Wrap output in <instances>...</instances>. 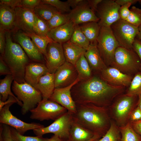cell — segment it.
Wrapping results in <instances>:
<instances>
[{
  "label": "cell",
  "mask_w": 141,
  "mask_h": 141,
  "mask_svg": "<svg viewBox=\"0 0 141 141\" xmlns=\"http://www.w3.org/2000/svg\"><path fill=\"white\" fill-rule=\"evenodd\" d=\"M75 87H73L71 91L76 104L90 103L106 107L126 90L125 87L111 85L96 76L82 81L80 85Z\"/></svg>",
  "instance_id": "6da1fadb"
},
{
  "label": "cell",
  "mask_w": 141,
  "mask_h": 141,
  "mask_svg": "<svg viewBox=\"0 0 141 141\" xmlns=\"http://www.w3.org/2000/svg\"><path fill=\"white\" fill-rule=\"evenodd\" d=\"M73 119L81 126L102 138L110 126L111 119L108 107L92 103L76 104Z\"/></svg>",
  "instance_id": "7a4b0ae2"
},
{
  "label": "cell",
  "mask_w": 141,
  "mask_h": 141,
  "mask_svg": "<svg viewBox=\"0 0 141 141\" xmlns=\"http://www.w3.org/2000/svg\"><path fill=\"white\" fill-rule=\"evenodd\" d=\"M10 33L5 32L6 46L2 56L11 70L14 80L24 83L25 82L26 68L30 62V59L20 45L13 41Z\"/></svg>",
  "instance_id": "3957f363"
},
{
  "label": "cell",
  "mask_w": 141,
  "mask_h": 141,
  "mask_svg": "<svg viewBox=\"0 0 141 141\" xmlns=\"http://www.w3.org/2000/svg\"><path fill=\"white\" fill-rule=\"evenodd\" d=\"M138 97L130 96L124 93L117 97L108 107L111 119L119 127L129 122L130 115L137 106Z\"/></svg>",
  "instance_id": "277c9868"
},
{
  "label": "cell",
  "mask_w": 141,
  "mask_h": 141,
  "mask_svg": "<svg viewBox=\"0 0 141 141\" xmlns=\"http://www.w3.org/2000/svg\"><path fill=\"white\" fill-rule=\"evenodd\" d=\"M110 66L124 73L133 76L140 71L141 61L133 49L119 46L115 50L114 60Z\"/></svg>",
  "instance_id": "5b68a950"
},
{
  "label": "cell",
  "mask_w": 141,
  "mask_h": 141,
  "mask_svg": "<svg viewBox=\"0 0 141 141\" xmlns=\"http://www.w3.org/2000/svg\"><path fill=\"white\" fill-rule=\"evenodd\" d=\"M12 89L19 100L22 102L21 112L23 115L35 108L43 99L40 92L26 82L20 83L14 80Z\"/></svg>",
  "instance_id": "8992f818"
},
{
  "label": "cell",
  "mask_w": 141,
  "mask_h": 141,
  "mask_svg": "<svg viewBox=\"0 0 141 141\" xmlns=\"http://www.w3.org/2000/svg\"><path fill=\"white\" fill-rule=\"evenodd\" d=\"M119 46L110 27H101L97 46L101 56L107 67L113 62L115 50Z\"/></svg>",
  "instance_id": "52a82bcc"
},
{
  "label": "cell",
  "mask_w": 141,
  "mask_h": 141,
  "mask_svg": "<svg viewBox=\"0 0 141 141\" xmlns=\"http://www.w3.org/2000/svg\"><path fill=\"white\" fill-rule=\"evenodd\" d=\"M68 110L57 103L49 99L42 100L34 108L30 111V118L40 121L57 120L65 113Z\"/></svg>",
  "instance_id": "ba28073f"
},
{
  "label": "cell",
  "mask_w": 141,
  "mask_h": 141,
  "mask_svg": "<svg viewBox=\"0 0 141 141\" xmlns=\"http://www.w3.org/2000/svg\"><path fill=\"white\" fill-rule=\"evenodd\" d=\"M120 46L133 49V44L139 32L138 27L121 19L110 27Z\"/></svg>",
  "instance_id": "9c48e42d"
},
{
  "label": "cell",
  "mask_w": 141,
  "mask_h": 141,
  "mask_svg": "<svg viewBox=\"0 0 141 141\" xmlns=\"http://www.w3.org/2000/svg\"><path fill=\"white\" fill-rule=\"evenodd\" d=\"M73 121L72 114L68 111L48 126L34 130L33 132L37 136L53 133L58 137L62 141H67Z\"/></svg>",
  "instance_id": "30bf717a"
},
{
  "label": "cell",
  "mask_w": 141,
  "mask_h": 141,
  "mask_svg": "<svg viewBox=\"0 0 141 141\" xmlns=\"http://www.w3.org/2000/svg\"><path fill=\"white\" fill-rule=\"evenodd\" d=\"M14 103L7 104L0 111V122L13 127L20 134L23 135L27 131L42 128L44 126L39 123H27L13 115L9 110L10 107Z\"/></svg>",
  "instance_id": "8fae6325"
},
{
  "label": "cell",
  "mask_w": 141,
  "mask_h": 141,
  "mask_svg": "<svg viewBox=\"0 0 141 141\" xmlns=\"http://www.w3.org/2000/svg\"><path fill=\"white\" fill-rule=\"evenodd\" d=\"M120 6L114 0H102L98 5L96 12L101 27H110L120 19L119 10Z\"/></svg>",
  "instance_id": "7c38bea8"
},
{
  "label": "cell",
  "mask_w": 141,
  "mask_h": 141,
  "mask_svg": "<svg viewBox=\"0 0 141 141\" xmlns=\"http://www.w3.org/2000/svg\"><path fill=\"white\" fill-rule=\"evenodd\" d=\"M44 56L45 64L51 73H54L66 61L62 44L53 41L48 45Z\"/></svg>",
  "instance_id": "4fadbf2b"
},
{
  "label": "cell",
  "mask_w": 141,
  "mask_h": 141,
  "mask_svg": "<svg viewBox=\"0 0 141 141\" xmlns=\"http://www.w3.org/2000/svg\"><path fill=\"white\" fill-rule=\"evenodd\" d=\"M80 80L77 78L75 81L65 87L55 88L54 92L48 99L56 102L66 109L72 114L76 111V104L72 96L71 90Z\"/></svg>",
  "instance_id": "5bb4252c"
},
{
  "label": "cell",
  "mask_w": 141,
  "mask_h": 141,
  "mask_svg": "<svg viewBox=\"0 0 141 141\" xmlns=\"http://www.w3.org/2000/svg\"><path fill=\"white\" fill-rule=\"evenodd\" d=\"M68 14L70 20L75 25L91 22H98L99 20L90 7L87 0H83Z\"/></svg>",
  "instance_id": "9a60e30c"
},
{
  "label": "cell",
  "mask_w": 141,
  "mask_h": 141,
  "mask_svg": "<svg viewBox=\"0 0 141 141\" xmlns=\"http://www.w3.org/2000/svg\"><path fill=\"white\" fill-rule=\"evenodd\" d=\"M54 74L55 88L70 85L75 81L78 77L74 66L66 61Z\"/></svg>",
  "instance_id": "2e32d148"
},
{
  "label": "cell",
  "mask_w": 141,
  "mask_h": 141,
  "mask_svg": "<svg viewBox=\"0 0 141 141\" xmlns=\"http://www.w3.org/2000/svg\"><path fill=\"white\" fill-rule=\"evenodd\" d=\"M14 9L17 30H21L24 33H34L33 27L36 15L34 9L21 6Z\"/></svg>",
  "instance_id": "e0dca14e"
},
{
  "label": "cell",
  "mask_w": 141,
  "mask_h": 141,
  "mask_svg": "<svg viewBox=\"0 0 141 141\" xmlns=\"http://www.w3.org/2000/svg\"><path fill=\"white\" fill-rule=\"evenodd\" d=\"M100 77L111 85L128 87L133 76L124 73L111 66L107 67L100 72Z\"/></svg>",
  "instance_id": "ac0fdd59"
},
{
  "label": "cell",
  "mask_w": 141,
  "mask_h": 141,
  "mask_svg": "<svg viewBox=\"0 0 141 141\" xmlns=\"http://www.w3.org/2000/svg\"><path fill=\"white\" fill-rule=\"evenodd\" d=\"M15 39L30 59L34 62L44 63V55L38 50L31 38L23 32H17Z\"/></svg>",
  "instance_id": "d6986e66"
},
{
  "label": "cell",
  "mask_w": 141,
  "mask_h": 141,
  "mask_svg": "<svg viewBox=\"0 0 141 141\" xmlns=\"http://www.w3.org/2000/svg\"><path fill=\"white\" fill-rule=\"evenodd\" d=\"M48 72V69L44 63L30 62L26 68L25 81L35 88L41 78Z\"/></svg>",
  "instance_id": "ffe728a7"
},
{
  "label": "cell",
  "mask_w": 141,
  "mask_h": 141,
  "mask_svg": "<svg viewBox=\"0 0 141 141\" xmlns=\"http://www.w3.org/2000/svg\"><path fill=\"white\" fill-rule=\"evenodd\" d=\"M101 138L73 119L67 141H97Z\"/></svg>",
  "instance_id": "44dd1931"
},
{
  "label": "cell",
  "mask_w": 141,
  "mask_h": 141,
  "mask_svg": "<svg viewBox=\"0 0 141 141\" xmlns=\"http://www.w3.org/2000/svg\"><path fill=\"white\" fill-rule=\"evenodd\" d=\"M74 27L73 22L70 20L64 24L51 29L47 36L53 41L62 44L70 40Z\"/></svg>",
  "instance_id": "7402d4cb"
},
{
  "label": "cell",
  "mask_w": 141,
  "mask_h": 141,
  "mask_svg": "<svg viewBox=\"0 0 141 141\" xmlns=\"http://www.w3.org/2000/svg\"><path fill=\"white\" fill-rule=\"evenodd\" d=\"M14 8L4 5H0V29L10 32L17 30Z\"/></svg>",
  "instance_id": "603a6c76"
},
{
  "label": "cell",
  "mask_w": 141,
  "mask_h": 141,
  "mask_svg": "<svg viewBox=\"0 0 141 141\" xmlns=\"http://www.w3.org/2000/svg\"><path fill=\"white\" fill-rule=\"evenodd\" d=\"M84 55L90 67L93 70L100 72L107 67L100 55L97 42L90 43Z\"/></svg>",
  "instance_id": "cb8c5ba5"
},
{
  "label": "cell",
  "mask_w": 141,
  "mask_h": 141,
  "mask_svg": "<svg viewBox=\"0 0 141 141\" xmlns=\"http://www.w3.org/2000/svg\"><path fill=\"white\" fill-rule=\"evenodd\" d=\"M35 88L40 92L43 99H48L55 88L54 74L48 72L42 77Z\"/></svg>",
  "instance_id": "d4e9b609"
},
{
  "label": "cell",
  "mask_w": 141,
  "mask_h": 141,
  "mask_svg": "<svg viewBox=\"0 0 141 141\" xmlns=\"http://www.w3.org/2000/svg\"><path fill=\"white\" fill-rule=\"evenodd\" d=\"M62 46L66 61L74 66L86 51L69 40L63 43Z\"/></svg>",
  "instance_id": "484cf974"
},
{
  "label": "cell",
  "mask_w": 141,
  "mask_h": 141,
  "mask_svg": "<svg viewBox=\"0 0 141 141\" xmlns=\"http://www.w3.org/2000/svg\"><path fill=\"white\" fill-rule=\"evenodd\" d=\"M14 78L12 74L6 75L0 80V100L4 102L8 98L9 96L14 97L17 100V104L22 107L23 104L12 93L11 90V84Z\"/></svg>",
  "instance_id": "4316f807"
},
{
  "label": "cell",
  "mask_w": 141,
  "mask_h": 141,
  "mask_svg": "<svg viewBox=\"0 0 141 141\" xmlns=\"http://www.w3.org/2000/svg\"><path fill=\"white\" fill-rule=\"evenodd\" d=\"M83 32L91 43L97 42L101 30L98 22H91L80 26Z\"/></svg>",
  "instance_id": "83f0119b"
},
{
  "label": "cell",
  "mask_w": 141,
  "mask_h": 141,
  "mask_svg": "<svg viewBox=\"0 0 141 141\" xmlns=\"http://www.w3.org/2000/svg\"><path fill=\"white\" fill-rule=\"evenodd\" d=\"M74 66L78 73V78L80 81L88 80L92 76L91 67L84 54L81 55Z\"/></svg>",
  "instance_id": "f1b7e54d"
},
{
  "label": "cell",
  "mask_w": 141,
  "mask_h": 141,
  "mask_svg": "<svg viewBox=\"0 0 141 141\" xmlns=\"http://www.w3.org/2000/svg\"><path fill=\"white\" fill-rule=\"evenodd\" d=\"M34 10L36 15L46 22L59 12L54 6L41 2Z\"/></svg>",
  "instance_id": "f546056e"
},
{
  "label": "cell",
  "mask_w": 141,
  "mask_h": 141,
  "mask_svg": "<svg viewBox=\"0 0 141 141\" xmlns=\"http://www.w3.org/2000/svg\"><path fill=\"white\" fill-rule=\"evenodd\" d=\"M69 41L86 50L90 44V42L83 32L79 25H75L74 30Z\"/></svg>",
  "instance_id": "4dcf8cb0"
},
{
  "label": "cell",
  "mask_w": 141,
  "mask_h": 141,
  "mask_svg": "<svg viewBox=\"0 0 141 141\" xmlns=\"http://www.w3.org/2000/svg\"><path fill=\"white\" fill-rule=\"evenodd\" d=\"M119 129L121 136L120 141H141V136L134 130L129 122Z\"/></svg>",
  "instance_id": "1f68e13d"
},
{
  "label": "cell",
  "mask_w": 141,
  "mask_h": 141,
  "mask_svg": "<svg viewBox=\"0 0 141 141\" xmlns=\"http://www.w3.org/2000/svg\"><path fill=\"white\" fill-rule=\"evenodd\" d=\"M24 33L31 38L37 49L44 55L48 45L53 41L47 36H40L34 33Z\"/></svg>",
  "instance_id": "d6a6232c"
},
{
  "label": "cell",
  "mask_w": 141,
  "mask_h": 141,
  "mask_svg": "<svg viewBox=\"0 0 141 141\" xmlns=\"http://www.w3.org/2000/svg\"><path fill=\"white\" fill-rule=\"evenodd\" d=\"M125 93L130 96L138 97L141 95V71L138 72L134 75Z\"/></svg>",
  "instance_id": "836d02e7"
},
{
  "label": "cell",
  "mask_w": 141,
  "mask_h": 141,
  "mask_svg": "<svg viewBox=\"0 0 141 141\" xmlns=\"http://www.w3.org/2000/svg\"><path fill=\"white\" fill-rule=\"evenodd\" d=\"M121 137L119 127L111 119L109 130L104 135L97 141H120Z\"/></svg>",
  "instance_id": "e575fe53"
},
{
  "label": "cell",
  "mask_w": 141,
  "mask_h": 141,
  "mask_svg": "<svg viewBox=\"0 0 141 141\" xmlns=\"http://www.w3.org/2000/svg\"><path fill=\"white\" fill-rule=\"evenodd\" d=\"M70 20L68 14H64L59 11L46 22L51 30L64 24Z\"/></svg>",
  "instance_id": "d590c367"
},
{
  "label": "cell",
  "mask_w": 141,
  "mask_h": 141,
  "mask_svg": "<svg viewBox=\"0 0 141 141\" xmlns=\"http://www.w3.org/2000/svg\"><path fill=\"white\" fill-rule=\"evenodd\" d=\"M11 134L13 141H47L48 138L42 136L35 137L24 136L19 133L14 128L10 127Z\"/></svg>",
  "instance_id": "8d00e7d4"
},
{
  "label": "cell",
  "mask_w": 141,
  "mask_h": 141,
  "mask_svg": "<svg viewBox=\"0 0 141 141\" xmlns=\"http://www.w3.org/2000/svg\"><path fill=\"white\" fill-rule=\"evenodd\" d=\"M34 33L40 36H47L50 30L46 22L36 15L34 25Z\"/></svg>",
  "instance_id": "74e56055"
},
{
  "label": "cell",
  "mask_w": 141,
  "mask_h": 141,
  "mask_svg": "<svg viewBox=\"0 0 141 141\" xmlns=\"http://www.w3.org/2000/svg\"><path fill=\"white\" fill-rule=\"evenodd\" d=\"M130 10V14L125 21L139 27L141 25V9L133 6Z\"/></svg>",
  "instance_id": "f35d334b"
},
{
  "label": "cell",
  "mask_w": 141,
  "mask_h": 141,
  "mask_svg": "<svg viewBox=\"0 0 141 141\" xmlns=\"http://www.w3.org/2000/svg\"><path fill=\"white\" fill-rule=\"evenodd\" d=\"M41 2L54 6L59 11L62 13L65 12L69 13L72 10L67 1L63 2L59 0H42Z\"/></svg>",
  "instance_id": "ab89813d"
},
{
  "label": "cell",
  "mask_w": 141,
  "mask_h": 141,
  "mask_svg": "<svg viewBox=\"0 0 141 141\" xmlns=\"http://www.w3.org/2000/svg\"><path fill=\"white\" fill-rule=\"evenodd\" d=\"M0 141H13L11 136L10 126L1 123Z\"/></svg>",
  "instance_id": "60d3db41"
},
{
  "label": "cell",
  "mask_w": 141,
  "mask_h": 141,
  "mask_svg": "<svg viewBox=\"0 0 141 141\" xmlns=\"http://www.w3.org/2000/svg\"><path fill=\"white\" fill-rule=\"evenodd\" d=\"M132 4L129 3L120 6L119 13L120 19L126 20L129 15L130 11L129 8Z\"/></svg>",
  "instance_id": "b9f144b4"
},
{
  "label": "cell",
  "mask_w": 141,
  "mask_h": 141,
  "mask_svg": "<svg viewBox=\"0 0 141 141\" xmlns=\"http://www.w3.org/2000/svg\"><path fill=\"white\" fill-rule=\"evenodd\" d=\"M0 75L12 74L10 68L1 55L0 57Z\"/></svg>",
  "instance_id": "7bdbcfd3"
},
{
  "label": "cell",
  "mask_w": 141,
  "mask_h": 141,
  "mask_svg": "<svg viewBox=\"0 0 141 141\" xmlns=\"http://www.w3.org/2000/svg\"><path fill=\"white\" fill-rule=\"evenodd\" d=\"M41 3L40 0H21V6L34 9Z\"/></svg>",
  "instance_id": "ee69618b"
},
{
  "label": "cell",
  "mask_w": 141,
  "mask_h": 141,
  "mask_svg": "<svg viewBox=\"0 0 141 141\" xmlns=\"http://www.w3.org/2000/svg\"><path fill=\"white\" fill-rule=\"evenodd\" d=\"M6 40L5 31L0 29V52L2 56H3L5 52Z\"/></svg>",
  "instance_id": "f6af8a7d"
},
{
  "label": "cell",
  "mask_w": 141,
  "mask_h": 141,
  "mask_svg": "<svg viewBox=\"0 0 141 141\" xmlns=\"http://www.w3.org/2000/svg\"><path fill=\"white\" fill-rule=\"evenodd\" d=\"M21 0H0V4L4 5L13 8L21 6Z\"/></svg>",
  "instance_id": "bcb514c9"
},
{
  "label": "cell",
  "mask_w": 141,
  "mask_h": 141,
  "mask_svg": "<svg viewBox=\"0 0 141 141\" xmlns=\"http://www.w3.org/2000/svg\"><path fill=\"white\" fill-rule=\"evenodd\" d=\"M140 120L141 111L137 106L131 113L129 122L136 121Z\"/></svg>",
  "instance_id": "7dc6e473"
},
{
  "label": "cell",
  "mask_w": 141,
  "mask_h": 141,
  "mask_svg": "<svg viewBox=\"0 0 141 141\" xmlns=\"http://www.w3.org/2000/svg\"><path fill=\"white\" fill-rule=\"evenodd\" d=\"M133 49L138 55L141 61V40L136 37L133 43ZM140 71L141 72V68Z\"/></svg>",
  "instance_id": "c3c4849f"
},
{
  "label": "cell",
  "mask_w": 141,
  "mask_h": 141,
  "mask_svg": "<svg viewBox=\"0 0 141 141\" xmlns=\"http://www.w3.org/2000/svg\"><path fill=\"white\" fill-rule=\"evenodd\" d=\"M102 0H87L89 5L91 9L95 13L98 5Z\"/></svg>",
  "instance_id": "681fc988"
},
{
  "label": "cell",
  "mask_w": 141,
  "mask_h": 141,
  "mask_svg": "<svg viewBox=\"0 0 141 141\" xmlns=\"http://www.w3.org/2000/svg\"><path fill=\"white\" fill-rule=\"evenodd\" d=\"M129 122L134 130L141 136V120Z\"/></svg>",
  "instance_id": "f907efd6"
},
{
  "label": "cell",
  "mask_w": 141,
  "mask_h": 141,
  "mask_svg": "<svg viewBox=\"0 0 141 141\" xmlns=\"http://www.w3.org/2000/svg\"><path fill=\"white\" fill-rule=\"evenodd\" d=\"M11 103H18L16 99L13 96H9L8 99L5 101L3 102L0 100V111L5 105Z\"/></svg>",
  "instance_id": "816d5d0a"
},
{
  "label": "cell",
  "mask_w": 141,
  "mask_h": 141,
  "mask_svg": "<svg viewBox=\"0 0 141 141\" xmlns=\"http://www.w3.org/2000/svg\"><path fill=\"white\" fill-rule=\"evenodd\" d=\"M138 0H116L115 2L120 6L129 3L132 4L136 3L138 2Z\"/></svg>",
  "instance_id": "f5cc1de1"
},
{
  "label": "cell",
  "mask_w": 141,
  "mask_h": 141,
  "mask_svg": "<svg viewBox=\"0 0 141 141\" xmlns=\"http://www.w3.org/2000/svg\"><path fill=\"white\" fill-rule=\"evenodd\" d=\"M83 0H68L67 1L69 6L73 9L77 7Z\"/></svg>",
  "instance_id": "db71d44e"
},
{
  "label": "cell",
  "mask_w": 141,
  "mask_h": 141,
  "mask_svg": "<svg viewBox=\"0 0 141 141\" xmlns=\"http://www.w3.org/2000/svg\"><path fill=\"white\" fill-rule=\"evenodd\" d=\"M47 141H62L57 136L54 135Z\"/></svg>",
  "instance_id": "11a10c76"
},
{
  "label": "cell",
  "mask_w": 141,
  "mask_h": 141,
  "mask_svg": "<svg viewBox=\"0 0 141 141\" xmlns=\"http://www.w3.org/2000/svg\"><path fill=\"white\" fill-rule=\"evenodd\" d=\"M139 32L136 37L141 40V25L138 27Z\"/></svg>",
  "instance_id": "9f6ffc18"
},
{
  "label": "cell",
  "mask_w": 141,
  "mask_h": 141,
  "mask_svg": "<svg viewBox=\"0 0 141 141\" xmlns=\"http://www.w3.org/2000/svg\"><path fill=\"white\" fill-rule=\"evenodd\" d=\"M137 106L141 111V95L138 96V100Z\"/></svg>",
  "instance_id": "6f0895ef"
},
{
  "label": "cell",
  "mask_w": 141,
  "mask_h": 141,
  "mask_svg": "<svg viewBox=\"0 0 141 141\" xmlns=\"http://www.w3.org/2000/svg\"><path fill=\"white\" fill-rule=\"evenodd\" d=\"M138 2L141 5V0H138Z\"/></svg>",
  "instance_id": "680465c9"
}]
</instances>
